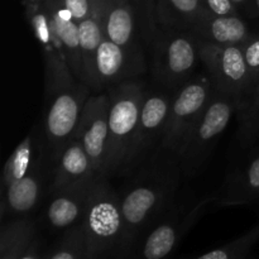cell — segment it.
Returning <instances> with one entry per match:
<instances>
[{
	"label": "cell",
	"mask_w": 259,
	"mask_h": 259,
	"mask_svg": "<svg viewBox=\"0 0 259 259\" xmlns=\"http://www.w3.org/2000/svg\"><path fill=\"white\" fill-rule=\"evenodd\" d=\"M129 177L119 192L124 220L123 259H133L144 234L174 205L185 176L179 157L158 149Z\"/></svg>",
	"instance_id": "cell-1"
},
{
	"label": "cell",
	"mask_w": 259,
	"mask_h": 259,
	"mask_svg": "<svg viewBox=\"0 0 259 259\" xmlns=\"http://www.w3.org/2000/svg\"><path fill=\"white\" fill-rule=\"evenodd\" d=\"M90 259H123L124 220L119 192L108 177L94 182L82 220Z\"/></svg>",
	"instance_id": "cell-2"
},
{
	"label": "cell",
	"mask_w": 259,
	"mask_h": 259,
	"mask_svg": "<svg viewBox=\"0 0 259 259\" xmlns=\"http://www.w3.org/2000/svg\"><path fill=\"white\" fill-rule=\"evenodd\" d=\"M237 105L235 96L214 89L209 104L185 137L177 154L186 179H191L201 171L219 137L237 114Z\"/></svg>",
	"instance_id": "cell-3"
},
{
	"label": "cell",
	"mask_w": 259,
	"mask_h": 259,
	"mask_svg": "<svg viewBox=\"0 0 259 259\" xmlns=\"http://www.w3.org/2000/svg\"><path fill=\"white\" fill-rule=\"evenodd\" d=\"M146 85L138 78L111 88L109 94L108 177L120 175L141 118Z\"/></svg>",
	"instance_id": "cell-4"
},
{
	"label": "cell",
	"mask_w": 259,
	"mask_h": 259,
	"mask_svg": "<svg viewBox=\"0 0 259 259\" xmlns=\"http://www.w3.org/2000/svg\"><path fill=\"white\" fill-rule=\"evenodd\" d=\"M91 91L86 83L76 80L46 94L47 106L40 131L52 163L58 158L63 147L75 138Z\"/></svg>",
	"instance_id": "cell-5"
},
{
	"label": "cell",
	"mask_w": 259,
	"mask_h": 259,
	"mask_svg": "<svg viewBox=\"0 0 259 259\" xmlns=\"http://www.w3.org/2000/svg\"><path fill=\"white\" fill-rule=\"evenodd\" d=\"M163 28L152 39V67L156 80L175 93L194 76L200 60L199 39L191 30Z\"/></svg>",
	"instance_id": "cell-6"
},
{
	"label": "cell",
	"mask_w": 259,
	"mask_h": 259,
	"mask_svg": "<svg viewBox=\"0 0 259 259\" xmlns=\"http://www.w3.org/2000/svg\"><path fill=\"white\" fill-rule=\"evenodd\" d=\"M212 201L215 196L202 197L195 202L176 200L144 234L133 259L168 258Z\"/></svg>",
	"instance_id": "cell-7"
},
{
	"label": "cell",
	"mask_w": 259,
	"mask_h": 259,
	"mask_svg": "<svg viewBox=\"0 0 259 259\" xmlns=\"http://www.w3.org/2000/svg\"><path fill=\"white\" fill-rule=\"evenodd\" d=\"M174 93L146 89L141 118L121 174L132 176L159 149L164 136Z\"/></svg>",
	"instance_id": "cell-8"
},
{
	"label": "cell",
	"mask_w": 259,
	"mask_h": 259,
	"mask_svg": "<svg viewBox=\"0 0 259 259\" xmlns=\"http://www.w3.org/2000/svg\"><path fill=\"white\" fill-rule=\"evenodd\" d=\"M214 83L209 73L192 76L172 96L164 136L159 149L168 153L179 154L185 137L200 118L211 99Z\"/></svg>",
	"instance_id": "cell-9"
},
{
	"label": "cell",
	"mask_w": 259,
	"mask_h": 259,
	"mask_svg": "<svg viewBox=\"0 0 259 259\" xmlns=\"http://www.w3.org/2000/svg\"><path fill=\"white\" fill-rule=\"evenodd\" d=\"M23 5L28 23L42 46L45 57L46 94L56 90L58 86L77 80L66 60L62 43L53 27L45 0H23Z\"/></svg>",
	"instance_id": "cell-10"
},
{
	"label": "cell",
	"mask_w": 259,
	"mask_h": 259,
	"mask_svg": "<svg viewBox=\"0 0 259 259\" xmlns=\"http://www.w3.org/2000/svg\"><path fill=\"white\" fill-rule=\"evenodd\" d=\"M199 51L200 61L206 67L215 89L239 99L250 82L242 46L215 45L199 39Z\"/></svg>",
	"instance_id": "cell-11"
},
{
	"label": "cell",
	"mask_w": 259,
	"mask_h": 259,
	"mask_svg": "<svg viewBox=\"0 0 259 259\" xmlns=\"http://www.w3.org/2000/svg\"><path fill=\"white\" fill-rule=\"evenodd\" d=\"M109 104L108 93L90 96L75 136L90 157L99 177H108Z\"/></svg>",
	"instance_id": "cell-12"
},
{
	"label": "cell",
	"mask_w": 259,
	"mask_h": 259,
	"mask_svg": "<svg viewBox=\"0 0 259 259\" xmlns=\"http://www.w3.org/2000/svg\"><path fill=\"white\" fill-rule=\"evenodd\" d=\"M52 171L53 163L45 147L29 172L2 194V220L7 219V217H27L32 212L42 197L46 196L47 182L51 181Z\"/></svg>",
	"instance_id": "cell-13"
},
{
	"label": "cell",
	"mask_w": 259,
	"mask_h": 259,
	"mask_svg": "<svg viewBox=\"0 0 259 259\" xmlns=\"http://www.w3.org/2000/svg\"><path fill=\"white\" fill-rule=\"evenodd\" d=\"M144 71L143 56L128 52L125 48L104 37L95 61V76L91 90L114 88L133 80Z\"/></svg>",
	"instance_id": "cell-14"
},
{
	"label": "cell",
	"mask_w": 259,
	"mask_h": 259,
	"mask_svg": "<svg viewBox=\"0 0 259 259\" xmlns=\"http://www.w3.org/2000/svg\"><path fill=\"white\" fill-rule=\"evenodd\" d=\"M98 177H86L50 196L45 218L51 229L65 232L82 223L89 196Z\"/></svg>",
	"instance_id": "cell-15"
},
{
	"label": "cell",
	"mask_w": 259,
	"mask_h": 259,
	"mask_svg": "<svg viewBox=\"0 0 259 259\" xmlns=\"http://www.w3.org/2000/svg\"><path fill=\"white\" fill-rule=\"evenodd\" d=\"M104 35L128 52L141 55L136 27V15L128 0H100Z\"/></svg>",
	"instance_id": "cell-16"
},
{
	"label": "cell",
	"mask_w": 259,
	"mask_h": 259,
	"mask_svg": "<svg viewBox=\"0 0 259 259\" xmlns=\"http://www.w3.org/2000/svg\"><path fill=\"white\" fill-rule=\"evenodd\" d=\"M98 176L94 164L85 148L77 138H73L63 147L60 156L53 163V171L46 196H52L57 191L80 180Z\"/></svg>",
	"instance_id": "cell-17"
},
{
	"label": "cell",
	"mask_w": 259,
	"mask_h": 259,
	"mask_svg": "<svg viewBox=\"0 0 259 259\" xmlns=\"http://www.w3.org/2000/svg\"><path fill=\"white\" fill-rule=\"evenodd\" d=\"M199 39L215 45L242 46L249 38L248 25L239 15H214L206 13L192 27Z\"/></svg>",
	"instance_id": "cell-18"
},
{
	"label": "cell",
	"mask_w": 259,
	"mask_h": 259,
	"mask_svg": "<svg viewBox=\"0 0 259 259\" xmlns=\"http://www.w3.org/2000/svg\"><path fill=\"white\" fill-rule=\"evenodd\" d=\"M56 33L62 43L66 60L73 76L81 81L80 27L72 13L60 0H45Z\"/></svg>",
	"instance_id": "cell-19"
},
{
	"label": "cell",
	"mask_w": 259,
	"mask_h": 259,
	"mask_svg": "<svg viewBox=\"0 0 259 259\" xmlns=\"http://www.w3.org/2000/svg\"><path fill=\"white\" fill-rule=\"evenodd\" d=\"M259 196V157L249 162L244 168L235 169L229 175L215 202L220 206H235L249 204Z\"/></svg>",
	"instance_id": "cell-20"
},
{
	"label": "cell",
	"mask_w": 259,
	"mask_h": 259,
	"mask_svg": "<svg viewBox=\"0 0 259 259\" xmlns=\"http://www.w3.org/2000/svg\"><path fill=\"white\" fill-rule=\"evenodd\" d=\"M81 45V82L91 89L95 76V61L99 46L104 39V28L101 20V2L94 0L93 13L78 23Z\"/></svg>",
	"instance_id": "cell-21"
},
{
	"label": "cell",
	"mask_w": 259,
	"mask_h": 259,
	"mask_svg": "<svg viewBox=\"0 0 259 259\" xmlns=\"http://www.w3.org/2000/svg\"><path fill=\"white\" fill-rule=\"evenodd\" d=\"M45 149L42 131L33 128V131L18 144L5 163L2 176V194H4L12 185L22 180L29 169L34 166L38 157Z\"/></svg>",
	"instance_id": "cell-22"
},
{
	"label": "cell",
	"mask_w": 259,
	"mask_h": 259,
	"mask_svg": "<svg viewBox=\"0 0 259 259\" xmlns=\"http://www.w3.org/2000/svg\"><path fill=\"white\" fill-rule=\"evenodd\" d=\"M37 237V227L27 217L3 220L0 230V259H19Z\"/></svg>",
	"instance_id": "cell-23"
},
{
	"label": "cell",
	"mask_w": 259,
	"mask_h": 259,
	"mask_svg": "<svg viewBox=\"0 0 259 259\" xmlns=\"http://www.w3.org/2000/svg\"><path fill=\"white\" fill-rule=\"evenodd\" d=\"M162 24L167 28L191 30L207 12L202 0H164Z\"/></svg>",
	"instance_id": "cell-24"
},
{
	"label": "cell",
	"mask_w": 259,
	"mask_h": 259,
	"mask_svg": "<svg viewBox=\"0 0 259 259\" xmlns=\"http://www.w3.org/2000/svg\"><path fill=\"white\" fill-rule=\"evenodd\" d=\"M237 119L245 139L259 134V76L252 80L238 99Z\"/></svg>",
	"instance_id": "cell-25"
},
{
	"label": "cell",
	"mask_w": 259,
	"mask_h": 259,
	"mask_svg": "<svg viewBox=\"0 0 259 259\" xmlns=\"http://www.w3.org/2000/svg\"><path fill=\"white\" fill-rule=\"evenodd\" d=\"M46 259H90L82 223L65 230L61 240Z\"/></svg>",
	"instance_id": "cell-26"
},
{
	"label": "cell",
	"mask_w": 259,
	"mask_h": 259,
	"mask_svg": "<svg viewBox=\"0 0 259 259\" xmlns=\"http://www.w3.org/2000/svg\"><path fill=\"white\" fill-rule=\"evenodd\" d=\"M259 238V225L243 237L200 255L196 259H244L250 247Z\"/></svg>",
	"instance_id": "cell-27"
},
{
	"label": "cell",
	"mask_w": 259,
	"mask_h": 259,
	"mask_svg": "<svg viewBox=\"0 0 259 259\" xmlns=\"http://www.w3.org/2000/svg\"><path fill=\"white\" fill-rule=\"evenodd\" d=\"M242 50L252 81L259 76V35L250 34L242 45Z\"/></svg>",
	"instance_id": "cell-28"
},
{
	"label": "cell",
	"mask_w": 259,
	"mask_h": 259,
	"mask_svg": "<svg viewBox=\"0 0 259 259\" xmlns=\"http://www.w3.org/2000/svg\"><path fill=\"white\" fill-rule=\"evenodd\" d=\"M71 13L78 23L89 17L93 13L94 0H60Z\"/></svg>",
	"instance_id": "cell-29"
},
{
	"label": "cell",
	"mask_w": 259,
	"mask_h": 259,
	"mask_svg": "<svg viewBox=\"0 0 259 259\" xmlns=\"http://www.w3.org/2000/svg\"><path fill=\"white\" fill-rule=\"evenodd\" d=\"M207 12L214 15H238V8L232 0H202Z\"/></svg>",
	"instance_id": "cell-30"
},
{
	"label": "cell",
	"mask_w": 259,
	"mask_h": 259,
	"mask_svg": "<svg viewBox=\"0 0 259 259\" xmlns=\"http://www.w3.org/2000/svg\"><path fill=\"white\" fill-rule=\"evenodd\" d=\"M47 254H43L40 252V240L39 238L35 237L33 239V242L30 243V245L28 247V249L25 250L24 254L22 255L19 259H46Z\"/></svg>",
	"instance_id": "cell-31"
},
{
	"label": "cell",
	"mask_w": 259,
	"mask_h": 259,
	"mask_svg": "<svg viewBox=\"0 0 259 259\" xmlns=\"http://www.w3.org/2000/svg\"><path fill=\"white\" fill-rule=\"evenodd\" d=\"M232 3L238 8L240 7V5H244L245 3H247V0H232Z\"/></svg>",
	"instance_id": "cell-32"
},
{
	"label": "cell",
	"mask_w": 259,
	"mask_h": 259,
	"mask_svg": "<svg viewBox=\"0 0 259 259\" xmlns=\"http://www.w3.org/2000/svg\"><path fill=\"white\" fill-rule=\"evenodd\" d=\"M255 8H257V10L259 13V0H255Z\"/></svg>",
	"instance_id": "cell-33"
}]
</instances>
